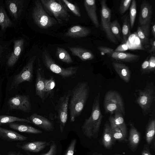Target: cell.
<instances>
[{
  "label": "cell",
  "mask_w": 155,
  "mask_h": 155,
  "mask_svg": "<svg viewBox=\"0 0 155 155\" xmlns=\"http://www.w3.org/2000/svg\"><path fill=\"white\" fill-rule=\"evenodd\" d=\"M89 92L88 83L85 81L78 83L70 91L71 97L68 106L71 121H74L75 118L81 114L88 97Z\"/></svg>",
  "instance_id": "obj_1"
},
{
  "label": "cell",
  "mask_w": 155,
  "mask_h": 155,
  "mask_svg": "<svg viewBox=\"0 0 155 155\" xmlns=\"http://www.w3.org/2000/svg\"><path fill=\"white\" fill-rule=\"evenodd\" d=\"M100 93L95 98L91 113L89 118L85 120L82 127L84 134L89 138H95L97 136L102 119L100 106Z\"/></svg>",
  "instance_id": "obj_2"
},
{
  "label": "cell",
  "mask_w": 155,
  "mask_h": 155,
  "mask_svg": "<svg viewBox=\"0 0 155 155\" xmlns=\"http://www.w3.org/2000/svg\"><path fill=\"white\" fill-rule=\"evenodd\" d=\"M16 31L12 38L13 46L11 54L8 59L5 66L8 68H13L21 60H23L27 44L26 36L19 28Z\"/></svg>",
  "instance_id": "obj_3"
},
{
  "label": "cell",
  "mask_w": 155,
  "mask_h": 155,
  "mask_svg": "<svg viewBox=\"0 0 155 155\" xmlns=\"http://www.w3.org/2000/svg\"><path fill=\"white\" fill-rule=\"evenodd\" d=\"M6 12L17 28L25 18L29 2L27 0H4Z\"/></svg>",
  "instance_id": "obj_4"
},
{
  "label": "cell",
  "mask_w": 155,
  "mask_h": 155,
  "mask_svg": "<svg viewBox=\"0 0 155 155\" xmlns=\"http://www.w3.org/2000/svg\"><path fill=\"white\" fill-rule=\"evenodd\" d=\"M33 5L31 12V18L34 22L38 27L46 29L58 23L56 19L48 15L40 0L35 1Z\"/></svg>",
  "instance_id": "obj_5"
},
{
  "label": "cell",
  "mask_w": 155,
  "mask_h": 155,
  "mask_svg": "<svg viewBox=\"0 0 155 155\" xmlns=\"http://www.w3.org/2000/svg\"><path fill=\"white\" fill-rule=\"evenodd\" d=\"M40 1L46 12L54 16L58 22L62 24L69 20L70 15L61 0H41Z\"/></svg>",
  "instance_id": "obj_6"
},
{
  "label": "cell",
  "mask_w": 155,
  "mask_h": 155,
  "mask_svg": "<svg viewBox=\"0 0 155 155\" xmlns=\"http://www.w3.org/2000/svg\"><path fill=\"white\" fill-rule=\"evenodd\" d=\"M26 54L24 59L25 63L20 72L14 77L11 85V89L16 88L24 82H31L33 76V66L37 56Z\"/></svg>",
  "instance_id": "obj_7"
},
{
  "label": "cell",
  "mask_w": 155,
  "mask_h": 155,
  "mask_svg": "<svg viewBox=\"0 0 155 155\" xmlns=\"http://www.w3.org/2000/svg\"><path fill=\"white\" fill-rule=\"evenodd\" d=\"M41 57L44 64L48 70L60 75L64 78H69L75 75L78 69V67H70L66 68L61 67L54 61L46 50L43 51Z\"/></svg>",
  "instance_id": "obj_8"
},
{
  "label": "cell",
  "mask_w": 155,
  "mask_h": 155,
  "mask_svg": "<svg viewBox=\"0 0 155 155\" xmlns=\"http://www.w3.org/2000/svg\"><path fill=\"white\" fill-rule=\"evenodd\" d=\"M106 113L113 114L118 111L125 115L124 105L120 94L114 90L109 91L105 94L104 103Z\"/></svg>",
  "instance_id": "obj_9"
},
{
  "label": "cell",
  "mask_w": 155,
  "mask_h": 155,
  "mask_svg": "<svg viewBox=\"0 0 155 155\" xmlns=\"http://www.w3.org/2000/svg\"><path fill=\"white\" fill-rule=\"evenodd\" d=\"M154 98L155 89L153 84H147L144 89L139 91L136 102L141 108L144 115L150 111Z\"/></svg>",
  "instance_id": "obj_10"
},
{
  "label": "cell",
  "mask_w": 155,
  "mask_h": 155,
  "mask_svg": "<svg viewBox=\"0 0 155 155\" xmlns=\"http://www.w3.org/2000/svg\"><path fill=\"white\" fill-rule=\"evenodd\" d=\"M101 20L102 30L105 32L108 39L111 42L117 44L118 42L110 29L111 10L107 6L106 0L101 1Z\"/></svg>",
  "instance_id": "obj_11"
},
{
  "label": "cell",
  "mask_w": 155,
  "mask_h": 155,
  "mask_svg": "<svg viewBox=\"0 0 155 155\" xmlns=\"http://www.w3.org/2000/svg\"><path fill=\"white\" fill-rule=\"evenodd\" d=\"M70 91L61 97L58 102L57 108L58 119L59 124L60 131L62 133L64 128L68 117V108L70 97Z\"/></svg>",
  "instance_id": "obj_12"
},
{
  "label": "cell",
  "mask_w": 155,
  "mask_h": 155,
  "mask_svg": "<svg viewBox=\"0 0 155 155\" xmlns=\"http://www.w3.org/2000/svg\"><path fill=\"white\" fill-rule=\"evenodd\" d=\"M97 49L101 53L106 54L110 57L117 61L127 62L138 61L140 56L129 53L115 51L113 49L104 46H100Z\"/></svg>",
  "instance_id": "obj_13"
},
{
  "label": "cell",
  "mask_w": 155,
  "mask_h": 155,
  "mask_svg": "<svg viewBox=\"0 0 155 155\" xmlns=\"http://www.w3.org/2000/svg\"><path fill=\"white\" fill-rule=\"evenodd\" d=\"M9 108L29 112L31 109L30 98L28 96L17 95L10 98L8 102Z\"/></svg>",
  "instance_id": "obj_14"
},
{
  "label": "cell",
  "mask_w": 155,
  "mask_h": 155,
  "mask_svg": "<svg viewBox=\"0 0 155 155\" xmlns=\"http://www.w3.org/2000/svg\"><path fill=\"white\" fill-rule=\"evenodd\" d=\"M12 38L6 40V36L0 34V68L5 66L12 53Z\"/></svg>",
  "instance_id": "obj_15"
},
{
  "label": "cell",
  "mask_w": 155,
  "mask_h": 155,
  "mask_svg": "<svg viewBox=\"0 0 155 155\" xmlns=\"http://www.w3.org/2000/svg\"><path fill=\"white\" fill-rule=\"evenodd\" d=\"M8 28H13L16 30L17 27L11 20L6 11L3 0H0V34L5 36Z\"/></svg>",
  "instance_id": "obj_16"
},
{
  "label": "cell",
  "mask_w": 155,
  "mask_h": 155,
  "mask_svg": "<svg viewBox=\"0 0 155 155\" xmlns=\"http://www.w3.org/2000/svg\"><path fill=\"white\" fill-rule=\"evenodd\" d=\"M27 119L31 123L46 131H52L54 129L53 124L51 121L45 117L36 113L32 114Z\"/></svg>",
  "instance_id": "obj_17"
},
{
  "label": "cell",
  "mask_w": 155,
  "mask_h": 155,
  "mask_svg": "<svg viewBox=\"0 0 155 155\" xmlns=\"http://www.w3.org/2000/svg\"><path fill=\"white\" fill-rule=\"evenodd\" d=\"M152 13L151 5L146 0L143 1L140 6L139 18V25H142L151 22Z\"/></svg>",
  "instance_id": "obj_18"
},
{
  "label": "cell",
  "mask_w": 155,
  "mask_h": 155,
  "mask_svg": "<svg viewBox=\"0 0 155 155\" xmlns=\"http://www.w3.org/2000/svg\"><path fill=\"white\" fill-rule=\"evenodd\" d=\"M44 71L41 67L37 68L35 84L36 94L44 102L45 99L44 90L45 80Z\"/></svg>",
  "instance_id": "obj_19"
},
{
  "label": "cell",
  "mask_w": 155,
  "mask_h": 155,
  "mask_svg": "<svg viewBox=\"0 0 155 155\" xmlns=\"http://www.w3.org/2000/svg\"><path fill=\"white\" fill-rule=\"evenodd\" d=\"M50 143V141L47 142L45 141H38L28 142L21 145L18 143L16 146L25 151L38 153L49 146Z\"/></svg>",
  "instance_id": "obj_20"
},
{
  "label": "cell",
  "mask_w": 155,
  "mask_h": 155,
  "mask_svg": "<svg viewBox=\"0 0 155 155\" xmlns=\"http://www.w3.org/2000/svg\"><path fill=\"white\" fill-rule=\"evenodd\" d=\"M84 5L87 13L91 21L96 28L100 26L97 14V7L95 0H85Z\"/></svg>",
  "instance_id": "obj_21"
},
{
  "label": "cell",
  "mask_w": 155,
  "mask_h": 155,
  "mask_svg": "<svg viewBox=\"0 0 155 155\" xmlns=\"http://www.w3.org/2000/svg\"><path fill=\"white\" fill-rule=\"evenodd\" d=\"M0 138L12 142L24 141L28 137L15 131L0 127Z\"/></svg>",
  "instance_id": "obj_22"
},
{
  "label": "cell",
  "mask_w": 155,
  "mask_h": 155,
  "mask_svg": "<svg viewBox=\"0 0 155 155\" xmlns=\"http://www.w3.org/2000/svg\"><path fill=\"white\" fill-rule=\"evenodd\" d=\"M91 32L90 29L79 25H75L70 27L64 34L66 37L79 38L86 37Z\"/></svg>",
  "instance_id": "obj_23"
},
{
  "label": "cell",
  "mask_w": 155,
  "mask_h": 155,
  "mask_svg": "<svg viewBox=\"0 0 155 155\" xmlns=\"http://www.w3.org/2000/svg\"><path fill=\"white\" fill-rule=\"evenodd\" d=\"M72 54L78 57L81 61L91 60L94 58L93 53L90 51L78 47H68Z\"/></svg>",
  "instance_id": "obj_24"
},
{
  "label": "cell",
  "mask_w": 155,
  "mask_h": 155,
  "mask_svg": "<svg viewBox=\"0 0 155 155\" xmlns=\"http://www.w3.org/2000/svg\"><path fill=\"white\" fill-rule=\"evenodd\" d=\"M150 22L138 27L137 33L141 43L146 48L149 47V37Z\"/></svg>",
  "instance_id": "obj_25"
},
{
  "label": "cell",
  "mask_w": 155,
  "mask_h": 155,
  "mask_svg": "<svg viewBox=\"0 0 155 155\" xmlns=\"http://www.w3.org/2000/svg\"><path fill=\"white\" fill-rule=\"evenodd\" d=\"M113 68L120 78L126 82L130 81L131 72L129 68L125 64L117 62L112 63Z\"/></svg>",
  "instance_id": "obj_26"
},
{
  "label": "cell",
  "mask_w": 155,
  "mask_h": 155,
  "mask_svg": "<svg viewBox=\"0 0 155 155\" xmlns=\"http://www.w3.org/2000/svg\"><path fill=\"white\" fill-rule=\"evenodd\" d=\"M8 126L11 128L20 132L34 134H40L43 132L32 127L16 123H9Z\"/></svg>",
  "instance_id": "obj_27"
},
{
  "label": "cell",
  "mask_w": 155,
  "mask_h": 155,
  "mask_svg": "<svg viewBox=\"0 0 155 155\" xmlns=\"http://www.w3.org/2000/svg\"><path fill=\"white\" fill-rule=\"evenodd\" d=\"M103 138V143L104 146L109 148L114 143V138L110 128V125L108 123L105 125Z\"/></svg>",
  "instance_id": "obj_28"
},
{
  "label": "cell",
  "mask_w": 155,
  "mask_h": 155,
  "mask_svg": "<svg viewBox=\"0 0 155 155\" xmlns=\"http://www.w3.org/2000/svg\"><path fill=\"white\" fill-rule=\"evenodd\" d=\"M114 114V117L115 123L120 129L124 137L125 138L127 136V128L123 114L118 111L116 112Z\"/></svg>",
  "instance_id": "obj_29"
},
{
  "label": "cell",
  "mask_w": 155,
  "mask_h": 155,
  "mask_svg": "<svg viewBox=\"0 0 155 155\" xmlns=\"http://www.w3.org/2000/svg\"><path fill=\"white\" fill-rule=\"evenodd\" d=\"M130 28L129 18L126 16L123 20L121 30L122 35L121 43L123 44H126L130 35Z\"/></svg>",
  "instance_id": "obj_30"
},
{
  "label": "cell",
  "mask_w": 155,
  "mask_h": 155,
  "mask_svg": "<svg viewBox=\"0 0 155 155\" xmlns=\"http://www.w3.org/2000/svg\"><path fill=\"white\" fill-rule=\"evenodd\" d=\"M140 140V135L136 129L131 125L130 130L129 141L131 147L135 148L137 146Z\"/></svg>",
  "instance_id": "obj_31"
},
{
  "label": "cell",
  "mask_w": 155,
  "mask_h": 155,
  "mask_svg": "<svg viewBox=\"0 0 155 155\" xmlns=\"http://www.w3.org/2000/svg\"><path fill=\"white\" fill-rule=\"evenodd\" d=\"M56 55L61 61L67 64L73 62V60L67 51L63 48L58 47L56 49Z\"/></svg>",
  "instance_id": "obj_32"
},
{
  "label": "cell",
  "mask_w": 155,
  "mask_h": 155,
  "mask_svg": "<svg viewBox=\"0 0 155 155\" xmlns=\"http://www.w3.org/2000/svg\"><path fill=\"white\" fill-rule=\"evenodd\" d=\"M109 120L112 133L115 139L119 140H124V138L121 130L115 124L114 117H110Z\"/></svg>",
  "instance_id": "obj_33"
},
{
  "label": "cell",
  "mask_w": 155,
  "mask_h": 155,
  "mask_svg": "<svg viewBox=\"0 0 155 155\" xmlns=\"http://www.w3.org/2000/svg\"><path fill=\"white\" fill-rule=\"evenodd\" d=\"M17 121L31 123L27 119L12 116L0 115V126L4 124H9Z\"/></svg>",
  "instance_id": "obj_34"
},
{
  "label": "cell",
  "mask_w": 155,
  "mask_h": 155,
  "mask_svg": "<svg viewBox=\"0 0 155 155\" xmlns=\"http://www.w3.org/2000/svg\"><path fill=\"white\" fill-rule=\"evenodd\" d=\"M155 120L152 119L149 122L146 133V140L148 144L150 143L153 140L155 134Z\"/></svg>",
  "instance_id": "obj_35"
},
{
  "label": "cell",
  "mask_w": 155,
  "mask_h": 155,
  "mask_svg": "<svg viewBox=\"0 0 155 155\" xmlns=\"http://www.w3.org/2000/svg\"><path fill=\"white\" fill-rule=\"evenodd\" d=\"M110 29L112 33L117 40L120 41L122 38L120 34L121 32L120 25L117 20H115L110 24Z\"/></svg>",
  "instance_id": "obj_36"
},
{
  "label": "cell",
  "mask_w": 155,
  "mask_h": 155,
  "mask_svg": "<svg viewBox=\"0 0 155 155\" xmlns=\"http://www.w3.org/2000/svg\"><path fill=\"white\" fill-rule=\"evenodd\" d=\"M137 14V2L135 0H132L130 9L129 20L131 29L134 26Z\"/></svg>",
  "instance_id": "obj_37"
},
{
  "label": "cell",
  "mask_w": 155,
  "mask_h": 155,
  "mask_svg": "<svg viewBox=\"0 0 155 155\" xmlns=\"http://www.w3.org/2000/svg\"><path fill=\"white\" fill-rule=\"evenodd\" d=\"M55 86V82L54 78L51 77L45 79L44 90L45 98L52 92Z\"/></svg>",
  "instance_id": "obj_38"
},
{
  "label": "cell",
  "mask_w": 155,
  "mask_h": 155,
  "mask_svg": "<svg viewBox=\"0 0 155 155\" xmlns=\"http://www.w3.org/2000/svg\"><path fill=\"white\" fill-rule=\"evenodd\" d=\"M62 2L66 7H67L71 12L75 15L80 17L81 14L78 6L66 0H62Z\"/></svg>",
  "instance_id": "obj_39"
},
{
  "label": "cell",
  "mask_w": 155,
  "mask_h": 155,
  "mask_svg": "<svg viewBox=\"0 0 155 155\" xmlns=\"http://www.w3.org/2000/svg\"><path fill=\"white\" fill-rule=\"evenodd\" d=\"M132 0H122L120 2L119 11L121 14L124 13L129 8Z\"/></svg>",
  "instance_id": "obj_40"
},
{
  "label": "cell",
  "mask_w": 155,
  "mask_h": 155,
  "mask_svg": "<svg viewBox=\"0 0 155 155\" xmlns=\"http://www.w3.org/2000/svg\"><path fill=\"white\" fill-rule=\"evenodd\" d=\"M77 140L73 139L70 143L64 155H73Z\"/></svg>",
  "instance_id": "obj_41"
},
{
  "label": "cell",
  "mask_w": 155,
  "mask_h": 155,
  "mask_svg": "<svg viewBox=\"0 0 155 155\" xmlns=\"http://www.w3.org/2000/svg\"><path fill=\"white\" fill-rule=\"evenodd\" d=\"M149 57H148L142 63L141 65V71L143 74L148 73L149 70Z\"/></svg>",
  "instance_id": "obj_42"
},
{
  "label": "cell",
  "mask_w": 155,
  "mask_h": 155,
  "mask_svg": "<svg viewBox=\"0 0 155 155\" xmlns=\"http://www.w3.org/2000/svg\"><path fill=\"white\" fill-rule=\"evenodd\" d=\"M57 151V146L55 142L51 143L49 150L47 153L38 155H55Z\"/></svg>",
  "instance_id": "obj_43"
},
{
  "label": "cell",
  "mask_w": 155,
  "mask_h": 155,
  "mask_svg": "<svg viewBox=\"0 0 155 155\" xmlns=\"http://www.w3.org/2000/svg\"><path fill=\"white\" fill-rule=\"evenodd\" d=\"M149 72L153 71L155 69V57L153 55L150 56L149 59Z\"/></svg>",
  "instance_id": "obj_44"
},
{
  "label": "cell",
  "mask_w": 155,
  "mask_h": 155,
  "mask_svg": "<svg viewBox=\"0 0 155 155\" xmlns=\"http://www.w3.org/2000/svg\"><path fill=\"white\" fill-rule=\"evenodd\" d=\"M149 42L151 46V48L149 50L148 52L150 53H153L154 54L155 52V38H151L150 39Z\"/></svg>",
  "instance_id": "obj_45"
},
{
  "label": "cell",
  "mask_w": 155,
  "mask_h": 155,
  "mask_svg": "<svg viewBox=\"0 0 155 155\" xmlns=\"http://www.w3.org/2000/svg\"><path fill=\"white\" fill-rule=\"evenodd\" d=\"M128 49L127 46L125 44H123L119 45L114 50L115 51L123 52Z\"/></svg>",
  "instance_id": "obj_46"
},
{
  "label": "cell",
  "mask_w": 155,
  "mask_h": 155,
  "mask_svg": "<svg viewBox=\"0 0 155 155\" xmlns=\"http://www.w3.org/2000/svg\"><path fill=\"white\" fill-rule=\"evenodd\" d=\"M151 32L154 38H155V23H154L153 24L151 28Z\"/></svg>",
  "instance_id": "obj_47"
},
{
  "label": "cell",
  "mask_w": 155,
  "mask_h": 155,
  "mask_svg": "<svg viewBox=\"0 0 155 155\" xmlns=\"http://www.w3.org/2000/svg\"><path fill=\"white\" fill-rule=\"evenodd\" d=\"M142 155H151L147 151L144 150L142 153Z\"/></svg>",
  "instance_id": "obj_48"
},
{
  "label": "cell",
  "mask_w": 155,
  "mask_h": 155,
  "mask_svg": "<svg viewBox=\"0 0 155 155\" xmlns=\"http://www.w3.org/2000/svg\"><path fill=\"white\" fill-rule=\"evenodd\" d=\"M7 155H17V153L11 151L8 153Z\"/></svg>",
  "instance_id": "obj_49"
},
{
  "label": "cell",
  "mask_w": 155,
  "mask_h": 155,
  "mask_svg": "<svg viewBox=\"0 0 155 155\" xmlns=\"http://www.w3.org/2000/svg\"><path fill=\"white\" fill-rule=\"evenodd\" d=\"M17 155H24L22 153H21L20 152H19L17 153Z\"/></svg>",
  "instance_id": "obj_50"
},
{
  "label": "cell",
  "mask_w": 155,
  "mask_h": 155,
  "mask_svg": "<svg viewBox=\"0 0 155 155\" xmlns=\"http://www.w3.org/2000/svg\"><path fill=\"white\" fill-rule=\"evenodd\" d=\"M98 155H102L101 154H99Z\"/></svg>",
  "instance_id": "obj_51"
},
{
  "label": "cell",
  "mask_w": 155,
  "mask_h": 155,
  "mask_svg": "<svg viewBox=\"0 0 155 155\" xmlns=\"http://www.w3.org/2000/svg\"><path fill=\"white\" fill-rule=\"evenodd\" d=\"M0 155H1L0 154Z\"/></svg>",
  "instance_id": "obj_52"
}]
</instances>
